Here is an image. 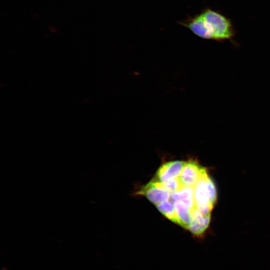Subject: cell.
Instances as JSON below:
<instances>
[{
  "instance_id": "1",
  "label": "cell",
  "mask_w": 270,
  "mask_h": 270,
  "mask_svg": "<svg viewBox=\"0 0 270 270\" xmlns=\"http://www.w3.org/2000/svg\"><path fill=\"white\" fill-rule=\"evenodd\" d=\"M201 14L205 20L211 40L224 42L230 40L235 36L236 30L232 20L220 12L207 8Z\"/></svg>"
},
{
  "instance_id": "2",
  "label": "cell",
  "mask_w": 270,
  "mask_h": 270,
  "mask_svg": "<svg viewBox=\"0 0 270 270\" xmlns=\"http://www.w3.org/2000/svg\"><path fill=\"white\" fill-rule=\"evenodd\" d=\"M186 162L174 160L166 162L157 170L154 178L160 181H166L178 176Z\"/></svg>"
}]
</instances>
